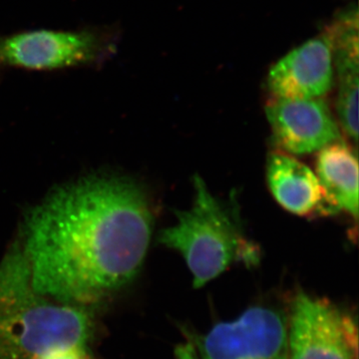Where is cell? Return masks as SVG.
I'll return each instance as SVG.
<instances>
[{
  "mask_svg": "<svg viewBox=\"0 0 359 359\" xmlns=\"http://www.w3.org/2000/svg\"><path fill=\"white\" fill-rule=\"evenodd\" d=\"M358 23L339 20L330 29L334 71L337 72V111L340 126L358 145Z\"/></svg>",
  "mask_w": 359,
  "mask_h": 359,
  "instance_id": "10",
  "label": "cell"
},
{
  "mask_svg": "<svg viewBox=\"0 0 359 359\" xmlns=\"http://www.w3.org/2000/svg\"><path fill=\"white\" fill-rule=\"evenodd\" d=\"M34 359H89L85 346H69L54 349Z\"/></svg>",
  "mask_w": 359,
  "mask_h": 359,
  "instance_id": "12",
  "label": "cell"
},
{
  "mask_svg": "<svg viewBox=\"0 0 359 359\" xmlns=\"http://www.w3.org/2000/svg\"><path fill=\"white\" fill-rule=\"evenodd\" d=\"M266 113L271 140L280 152L311 154L339 141V124L325 99L273 97Z\"/></svg>",
  "mask_w": 359,
  "mask_h": 359,
  "instance_id": "7",
  "label": "cell"
},
{
  "mask_svg": "<svg viewBox=\"0 0 359 359\" xmlns=\"http://www.w3.org/2000/svg\"><path fill=\"white\" fill-rule=\"evenodd\" d=\"M118 25H86L73 30H21L0 35V70L55 71L102 65L117 51Z\"/></svg>",
  "mask_w": 359,
  "mask_h": 359,
  "instance_id": "4",
  "label": "cell"
},
{
  "mask_svg": "<svg viewBox=\"0 0 359 359\" xmlns=\"http://www.w3.org/2000/svg\"><path fill=\"white\" fill-rule=\"evenodd\" d=\"M153 224L147 196L126 177L95 175L56 189L25 218L33 287L70 306L100 301L140 273Z\"/></svg>",
  "mask_w": 359,
  "mask_h": 359,
  "instance_id": "1",
  "label": "cell"
},
{
  "mask_svg": "<svg viewBox=\"0 0 359 359\" xmlns=\"http://www.w3.org/2000/svg\"><path fill=\"white\" fill-rule=\"evenodd\" d=\"M316 176L328 200L340 210L358 218V162L351 146L341 141L318 151Z\"/></svg>",
  "mask_w": 359,
  "mask_h": 359,
  "instance_id": "11",
  "label": "cell"
},
{
  "mask_svg": "<svg viewBox=\"0 0 359 359\" xmlns=\"http://www.w3.org/2000/svg\"><path fill=\"white\" fill-rule=\"evenodd\" d=\"M189 337L200 359H290L287 318L269 306H252L236 320Z\"/></svg>",
  "mask_w": 359,
  "mask_h": 359,
  "instance_id": "6",
  "label": "cell"
},
{
  "mask_svg": "<svg viewBox=\"0 0 359 359\" xmlns=\"http://www.w3.org/2000/svg\"><path fill=\"white\" fill-rule=\"evenodd\" d=\"M195 200L186 211H177V224L161 231V245L177 250L201 289L223 273L233 262L256 264L259 254L243 233L231 205L217 199L200 176L194 177Z\"/></svg>",
  "mask_w": 359,
  "mask_h": 359,
  "instance_id": "3",
  "label": "cell"
},
{
  "mask_svg": "<svg viewBox=\"0 0 359 359\" xmlns=\"http://www.w3.org/2000/svg\"><path fill=\"white\" fill-rule=\"evenodd\" d=\"M90 330L84 309L55 304L34 290L21 241H15L0 262V359L85 346Z\"/></svg>",
  "mask_w": 359,
  "mask_h": 359,
  "instance_id": "2",
  "label": "cell"
},
{
  "mask_svg": "<svg viewBox=\"0 0 359 359\" xmlns=\"http://www.w3.org/2000/svg\"><path fill=\"white\" fill-rule=\"evenodd\" d=\"M334 80L332 44L323 30L271 68L268 87L276 98H323L332 90Z\"/></svg>",
  "mask_w": 359,
  "mask_h": 359,
  "instance_id": "8",
  "label": "cell"
},
{
  "mask_svg": "<svg viewBox=\"0 0 359 359\" xmlns=\"http://www.w3.org/2000/svg\"><path fill=\"white\" fill-rule=\"evenodd\" d=\"M175 355L177 359H200L195 346L190 340L186 344H179L175 349Z\"/></svg>",
  "mask_w": 359,
  "mask_h": 359,
  "instance_id": "13",
  "label": "cell"
},
{
  "mask_svg": "<svg viewBox=\"0 0 359 359\" xmlns=\"http://www.w3.org/2000/svg\"><path fill=\"white\" fill-rule=\"evenodd\" d=\"M287 330L290 359H358L355 320L327 299L295 294Z\"/></svg>",
  "mask_w": 359,
  "mask_h": 359,
  "instance_id": "5",
  "label": "cell"
},
{
  "mask_svg": "<svg viewBox=\"0 0 359 359\" xmlns=\"http://www.w3.org/2000/svg\"><path fill=\"white\" fill-rule=\"evenodd\" d=\"M266 182L283 209L297 216H330L339 209L328 200L316 173L285 153L273 152L266 161Z\"/></svg>",
  "mask_w": 359,
  "mask_h": 359,
  "instance_id": "9",
  "label": "cell"
}]
</instances>
